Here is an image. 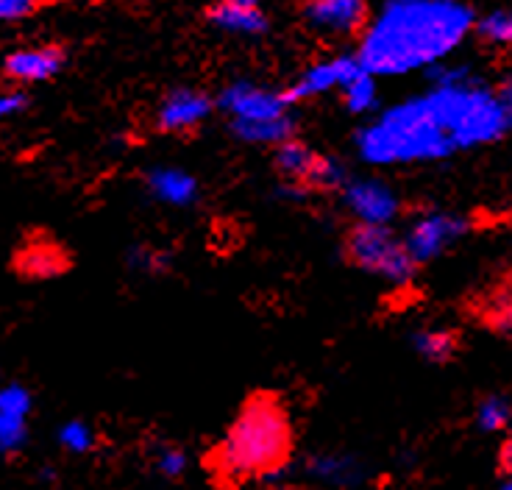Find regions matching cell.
Segmentation results:
<instances>
[{
  "label": "cell",
  "mask_w": 512,
  "mask_h": 490,
  "mask_svg": "<svg viewBox=\"0 0 512 490\" xmlns=\"http://www.w3.org/2000/svg\"><path fill=\"white\" fill-rule=\"evenodd\" d=\"M220 112H226L229 120H265V117H279L290 112V104L284 101L282 92L265 90L251 81H234L223 87L218 95Z\"/></svg>",
  "instance_id": "10"
},
{
  "label": "cell",
  "mask_w": 512,
  "mask_h": 490,
  "mask_svg": "<svg viewBox=\"0 0 512 490\" xmlns=\"http://www.w3.org/2000/svg\"><path fill=\"white\" fill-rule=\"evenodd\" d=\"M343 254L348 265L379 276L384 282L407 284L418 273V262L410 257L404 237H398L390 226H379V223L357 220L346 232Z\"/></svg>",
  "instance_id": "4"
},
{
  "label": "cell",
  "mask_w": 512,
  "mask_h": 490,
  "mask_svg": "<svg viewBox=\"0 0 512 490\" xmlns=\"http://www.w3.org/2000/svg\"><path fill=\"white\" fill-rule=\"evenodd\" d=\"M412 346L429 362H448L460 351V335L454 329H423L412 335Z\"/></svg>",
  "instance_id": "19"
},
{
  "label": "cell",
  "mask_w": 512,
  "mask_h": 490,
  "mask_svg": "<svg viewBox=\"0 0 512 490\" xmlns=\"http://www.w3.org/2000/svg\"><path fill=\"white\" fill-rule=\"evenodd\" d=\"M337 195L359 223L390 226L401 215V198L379 179H348Z\"/></svg>",
  "instance_id": "8"
},
{
  "label": "cell",
  "mask_w": 512,
  "mask_h": 490,
  "mask_svg": "<svg viewBox=\"0 0 512 490\" xmlns=\"http://www.w3.org/2000/svg\"><path fill=\"white\" fill-rule=\"evenodd\" d=\"M231 134L240 142L251 145H279V142L295 137L298 120L293 112L279 117H265V120H229Z\"/></svg>",
  "instance_id": "17"
},
{
  "label": "cell",
  "mask_w": 512,
  "mask_h": 490,
  "mask_svg": "<svg viewBox=\"0 0 512 490\" xmlns=\"http://www.w3.org/2000/svg\"><path fill=\"white\" fill-rule=\"evenodd\" d=\"M512 424V401L507 396H487L476 407V426L482 432H501Z\"/></svg>",
  "instance_id": "23"
},
{
  "label": "cell",
  "mask_w": 512,
  "mask_h": 490,
  "mask_svg": "<svg viewBox=\"0 0 512 490\" xmlns=\"http://www.w3.org/2000/svg\"><path fill=\"white\" fill-rule=\"evenodd\" d=\"M462 0H384L359 34L357 59L373 76H407L448 59L474 31Z\"/></svg>",
  "instance_id": "2"
},
{
  "label": "cell",
  "mask_w": 512,
  "mask_h": 490,
  "mask_svg": "<svg viewBox=\"0 0 512 490\" xmlns=\"http://www.w3.org/2000/svg\"><path fill=\"white\" fill-rule=\"evenodd\" d=\"M307 471L312 477L323 479V482H332V485H357L359 477H362V471H359L354 457L334 452L309 457Z\"/></svg>",
  "instance_id": "18"
},
{
  "label": "cell",
  "mask_w": 512,
  "mask_h": 490,
  "mask_svg": "<svg viewBox=\"0 0 512 490\" xmlns=\"http://www.w3.org/2000/svg\"><path fill=\"white\" fill-rule=\"evenodd\" d=\"M479 318L487 329H493L499 335H512V282L487 293L485 304L479 307Z\"/></svg>",
  "instance_id": "20"
},
{
  "label": "cell",
  "mask_w": 512,
  "mask_h": 490,
  "mask_svg": "<svg viewBox=\"0 0 512 490\" xmlns=\"http://www.w3.org/2000/svg\"><path fill=\"white\" fill-rule=\"evenodd\" d=\"M223 3H240V6H259L262 0H223Z\"/></svg>",
  "instance_id": "30"
},
{
  "label": "cell",
  "mask_w": 512,
  "mask_h": 490,
  "mask_svg": "<svg viewBox=\"0 0 512 490\" xmlns=\"http://www.w3.org/2000/svg\"><path fill=\"white\" fill-rule=\"evenodd\" d=\"M145 184L156 201L170 207H190L198 201V179L179 168H154L145 176Z\"/></svg>",
  "instance_id": "15"
},
{
  "label": "cell",
  "mask_w": 512,
  "mask_h": 490,
  "mask_svg": "<svg viewBox=\"0 0 512 490\" xmlns=\"http://www.w3.org/2000/svg\"><path fill=\"white\" fill-rule=\"evenodd\" d=\"M28 106H31V98H28V92H23L20 87L0 92V120L20 115V112H26Z\"/></svg>",
  "instance_id": "27"
},
{
  "label": "cell",
  "mask_w": 512,
  "mask_h": 490,
  "mask_svg": "<svg viewBox=\"0 0 512 490\" xmlns=\"http://www.w3.org/2000/svg\"><path fill=\"white\" fill-rule=\"evenodd\" d=\"M304 23L326 37H357L368 23V0H307Z\"/></svg>",
  "instance_id": "11"
},
{
  "label": "cell",
  "mask_w": 512,
  "mask_h": 490,
  "mask_svg": "<svg viewBox=\"0 0 512 490\" xmlns=\"http://www.w3.org/2000/svg\"><path fill=\"white\" fill-rule=\"evenodd\" d=\"M376 76L371 70H359L357 76L348 81L346 87L340 90V98H343V106H346L351 115H368L373 106H376Z\"/></svg>",
  "instance_id": "21"
},
{
  "label": "cell",
  "mask_w": 512,
  "mask_h": 490,
  "mask_svg": "<svg viewBox=\"0 0 512 490\" xmlns=\"http://www.w3.org/2000/svg\"><path fill=\"white\" fill-rule=\"evenodd\" d=\"M273 168L282 179V193L287 198L340 193L348 181V170L340 159L318 154L295 137L273 145Z\"/></svg>",
  "instance_id": "5"
},
{
  "label": "cell",
  "mask_w": 512,
  "mask_h": 490,
  "mask_svg": "<svg viewBox=\"0 0 512 490\" xmlns=\"http://www.w3.org/2000/svg\"><path fill=\"white\" fill-rule=\"evenodd\" d=\"M496 98H499L501 112H504V123H507V131H512V76H507L496 87Z\"/></svg>",
  "instance_id": "28"
},
{
  "label": "cell",
  "mask_w": 512,
  "mask_h": 490,
  "mask_svg": "<svg viewBox=\"0 0 512 490\" xmlns=\"http://www.w3.org/2000/svg\"><path fill=\"white\" fill-rule=\"evenodd\" d=\"M293 457V421L284 404L270 393H254L243 401L212 452V471L231 485L248 479L282 477Z\"/></svg>",
  "instance_id": "3"
},
{
  "label": "cell",
  "mask_w": 512,
  "mask_h": 490,
  "mask_svg": "<svg viewBox=\"0 0 512 490\" xmlns=\"http://www.w3.org/2000/svg\"><path fill=\"white\" fill-rule=\"evenodd\" d=\"M12 273L23 282H48L73 268V254L48 232H28L12 251Z\"/></svg>",
  "instance_id": "6"
},
{
  "label": "cell",
  "mask_w": 512,
  "mask_h": 490,
  "mask_svg": "<svg viewBox=\"0 0 512 490\" xmlns=\"http://www.w3.org/2000/svg\"><path fill=\"white\" fill-rule=\"evenodd\" d=\"M59 443H62L67 452L87 454L92 452V446H95V432H92V426L84 424V421H70V424L62 426Z\"/></svg>",
  "instance_id": "25"
},
{
  "label": "cell",
  "mask_w": 512,
  "mask_h": 490,
  "mask_svg": "<svg viewBox=\"0 0 512 490\" xmlns=\"http://www.w3.org/2000/svg\"><path fill=\"white\" fill-rule=\"evenodd\" d=\"M471 229L468 218L454 215V212H426L418 220H412V226L404 234V245L410 251V257L418 265H426L437 259L448 245H454L462 234Z\"/></svg>",
  "instance_id": "7"
},
{
  "label": "cell",
  "mask_w": 512,
  "mask_h": 490,
  "mask_svg": "<svg viewBox=\"0 0 512 490\" xmlns=\"http://www.w3.org/2000/svg\"><path fill=\"white\" fill-rule=\"evenodd\" d=\"M499 468L504 471V477H507V474H512V429H510V435L504 438V443H501Z\"/></svg>",
  "instance_id": "29"
},
{
  "label": "cell",
  "mask_w": 512,
  "mask_h": 490,
  "mask_svg": "<svg viewBox=\"0 0 512 490\" xmlns=\"http://www.w3.org/2000/svg\"><path fill=\"white\" fill-rule=\"evenodd\" d=\"M48 3L51 0H0V23H17V20L34 17Z\"/></svg>",
  "instance_id": "26"
},
{
  "label": "cell",
  "mask_w": 512,
  "mask_h": 490,
  "mask_svg": "<svg viewBox=\"0 0 512 490\" xmlns=\"http://www.w3.org/2000/svg\"><path fill=\"white\" fill-rule=\"evenodd\" d=\"M154 471L156 474H162L165 479H179L184 477V471H187V454L181 452L179 446H170V443H165V446H156L154 452Z\"/></svg>",
  "instance_id": "24"
},
{
  "label": "cell",
  "mask_w": 512,
  "mask_h": 490,
  "mask_svg": "<svg viewBox=\"0 0 512 490\" xmlns=\"http://www.w3.org/2000/svg\"><path fill=\"white\" fill-rule=\"evenodd\" d=\"M362 70V62L357 56H332V59H320L315 65H309L293 84L282 92L284 101L293 106L298 101H309L332 90H343L351 78Z\"/></svg>",
  "instance_id": "9"
},
{
  "label": "cell",
  "mask_w": 512,
  "mask_h": 490,
  "mask_svg": "<svg viewBox=\"0 0 512 490\" xmlns=\"http://www.w3.org/2000/svg\"><path fill=\"white\" fill-rule=\"evenodd\" d=\"M504 134L507 123L496 90L471 78L384 109L357 131L354 148L368 165H415L490 145Z\"/></svg>",
  "instance_id": "1"
},
{
  "label": "cell",
  "mask_w": 512,
  "mask_h": 490,
  "mask_svg": "<svg viewBox=\"0 0 512 490\" xmlns=\"http://www.w3.org/2000/svg\"><path fill=\"white\" fill-rule=\"evenodd\" d=\"M215 101L201 90H170L156 109V129L162 134H187L209 120Z\"/></svg>",
  "instance_id": "12"
},
{
  "label": "cell",
  "mask_w": 512,
  "mask_h": 490,
  "mask_svg": "<svg viewBox=\"0 0 512 490\" xmlns=\"http://www.w3.org/2000/svg\"><path fill=\"white\" fill-rule=\"evenodd\" d=\"M67 65V51L62 45H37V48H20L3 59V78L12 84H39L51 81Z\"/></svg>",
  "instance_id": "13"
},
{
  "label": "cell",
  "mask_w": 512,
  "mask_h": 490,
  "mask_svg": "<svg viewBox=\"0 0 512 490\" xmlns=\"http://www.w3.org/2000/svg\"><path fill=\"white\" fill-rule=\"evenodd\" d=\"M31 399L20 387H9L0 393V452H12L26 438V415Z\"/></svg>",
  "instance_id": "16"
},
{
  "label": "cell",
  "mask_w": 512,
  "mask_h": 490,
  "mask_svg": "<svg viewBox=\"0 0 512 490\" xmlns=\"http://www.w3.org/2000/svg\"><path fill=\"white\" fill-rule=\"evenodd\" d=\"M209 23L226 34H237V37H259L270 28L268 14L259 6H240V3H223L218 0L209 12Z\"/></svg>",
  "instance_id": "14"
},
{
  "label": "cell",
  "mask_w": 512,
  "mask_h": 490,
  "mask_svg": "<svg viewBox=\"0 0 512 490\" xmlns=\"http://www.w3.org/2000/svg\"><path fill=\"white\" fill-rule=\"evenodd\" d=\"M476 37L493 48H512V9H496V12L479 17L474 23Z\"/></svg>",
  "instance_id": "22"
}]
</instances>
